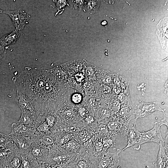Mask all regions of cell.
<instances>
[{
  "label": "cell",
  "mask_w": 168,
  "mask_h": 168,
  "mask_svg": "<svg viewBox=\"0 0 168 168\" xmlns=\"http://www.w3.org/2000/svg\"><path fill=\"white\" fill-rule=\"evenodd\" d=\"M161 125L160 123L156 122L153 127L147 132H140L139 137L137 143L133 148L138 150L142 144L147 142H153L159 144L160 142H164L163 138L162 137L160 131Z\"/></svg>",
  "instance_id": "obj_1"
},
{
  "label": "cell",
  "mask_w": 168,
  "mask_h": 168,
  "mask_svg": "<svg viewBox=\"0 0 168 168\" xmlns=\"http://www.w3.org/2000/svg\"><path fill=\"white\" fill-rule=\"evenodd\" d=\"M2 13L9 16L16 30L18 31L24 29L30 17V15L21 8L14 10H3Z\"/></svg>",
  "instance_id": "obj_2"
},
{
  "label": "cell",
  "mask_w": 168,
  "mask_h": 168,
  "mask_svg": "<svg viewBox=\"0 0 168 168\" xmlns=\"http://www.w3.org/2000/svg\"><path fill=\"white\" fill-rule=\"evenodd\" d=\"M121 152L118 149L114 152H105L100 156L97 168H113L119 166V155Z\"/></svg>",
  "instance_id": "obj_3"
},
{
  "label": "cell",
  "mask_w": 168,
  "mask_h": 168,
  "mask_svg": "<svg viewBox=\"0 0 168 168\" xmlns=\"http://www.w3.org/2000/svg\"><path fill=\"white\" fill-rule=\"evenodd\" d=\"M156 111H162L165 115L164 110L161 108L156 103H142L135 109L134 114L135 115L134 124L138 118L145 117Z\"/></svg>",
  "instance_id": "obj_4"
},
{
  "label": "cell",
  "mask_w": 168,
  "mask_h": 168,
  "mask_svg": "<svg viewBox=\"0 0 168 168\" xmlns=\"http://www.w3.org/2000/svg\"><path fill=\"white\" fill-rule=\"evenodd\" d=\"M128 126L120 121H114L108 123L107 127L111 131L110 134L113 135L116 138L124 137L126 135Z\"/></svg>",
  "instance_id": "obj_5"
},
{
  "label": "cell",
  "mask_w": 168,
  "mask_h": 168,
  "mask_svg": "<svg viewBox=\"0 0 168 168\" xmlns=\"http://www.w3.org/2000/svg\"><path fill=\"white\" fill-rule=\"evenodd\" d=\"M162 142L159 144L160 149L157 157L154 162V168H168V155L166 152Z\"/></svg>",
  "instance_id": "obj_6"
},
{
  "label": "cell",
  "mask_w": 168,
  "mask_h": 168,
  "mask_svg": "<svg viewBox=\"0 0 168 168\" xmlns=\"http://www.w3.org/2000/svg\"><path fill=\"white\" fill-rule=\"evenodd\" d=\"M135 126V125H134L132 127H128L127 129L126 135L128 137V141L127 146L123 148V150L129 147H133L138 142L140 132L136 129Z\"/></svg>",
  "instance_id": "obj_7"
},
{
  "label": "cell",
  "mask_w": 168,
  "mask_h": 168,
  "mask_svg": "<svg viewBox=\"0 0 168 168\" xmlns=\"http://www.w3.org/2000/svg\"><path fill=\"white\" fill-rule=\"evenodd\" d=\"M18 31L15 30L12 32L6 34L0 39V45L3 48L10 45L14 44L20 36Z\"/></svg>",
  "instance_id": "obj_8"
},
{
  "label": "cell",
  "mask_w": 168,
  "mask_h": 168,
  "mask_svg": "<svg viewBox=\"0 0 168 168\" xmlns=\"http://www.w3.org/2000/svg\"><path fill=\"white\" fill-rule=\"evenodd\" d=\"M116 138V137L114 135L110 134L109 136L101 139L103 145V149L105 152H106L108 148L112 147L115 145Z\"/></svg>",
  "instance_id": "obj_9"
},
{
  "label": "cell",
  "mask_w": 168,
  "mask_h": 168,
  "mask_svg": "<svg viewBox=\"0 0 168 168\" xmlns=\"http://www.w3.org/2000/svg\"><path fill=\"white\" fill-rule=\"evenodd\" d=\"M98 1H89L87 3V8L89 12L93 13L96 12L98 10L100 5Z\"/></svg>",
  "instance_id": "obj_10"
},
{
  "label": "cell",
  "mask_w": 168,
  "mask_h": 168,
  "mask_svg": "<svg viewBox=\"0 0 168 168\" xmlns=\"http://www.w3.org/2000/svg\"><path fill=\"white\" fill-rule=\"evenodd\" d=\"M64 147L70 150L76 151L80 147L79 144L74 140H70L63 145Z\"/></svg>",
  "instance_id": "obj_11"
},
{
  "label": "cell",
  "mask_w": 168,
  "mask_h": 168,
  "mask_svg": "<svg viewBox=\"0 0 168 168\" xmlns=\"http://www.w3.org/2000/svg\"><path fill=\"white\" fill-rule=\"evenodd\" d=\"M53 1L55 3L56 7V8L58 10V12L56 13L55 15L59 14L62 11V9L66 4V1L64 0H54Z\"/></svg>",
  "instance_id": "obj_12"
},
{
  "label": "cell",
  "mask_w": 168,
  "mask_h": 168,
  "mask_svg": "<svg viewBox=\"0 0 168 168\" xmlns=\"http://www.w3.org/2000/svg\"><path fill=\"white\" fill-rule=\"evenodd\" d=\"M94 147L96 152L101 154V156L102 155L101 154H103L106 152L103 150V145L101 139L100 141L96 140L94 144Z\"/></svg>",
  "instance_id": "obj_13"
},
{
  "label": "cell",
  "mask_w": 168,
  "mask_h": 168,
  "mask_svg": "<svg viewBox=\"0 0 168 168\" xmlns=\"http://www.w3.org/2000/svg\"><path fill=\"white\" fill-rule=\"evenodd\" d=\"M21 163V160L18 157H15L11 161L9 167L10 168H19Z\"/></svg>",
  "instance_id": "obj_14"
},
{
  "label": "cell",
  "mask_w": 168,
  "mask_h": 168,
  "mask_svg": "<svg viewBox=\"0 0 168 168\" xmlns=\"http://www.w3.org/2000/svg\"><path fill=\"white\" fill-rule=\"evenodd\" d=\"M67 159V156L65 155H62L54 157L53 160L55 162L60 163L65 161Z\"/></svg>",
  "instance_id": "obj_15"
},
{
  "label": "cell",
  "mask_w": 168,
  "mask_h": 168,
  "mask_svg": "<svg viewBox=\"0 0 168 168\" xmlns=\"http://www.w3.org/2000/svg\"><path fill=\"white\" fill-rule=\"evenodd\" d=\"M21 166V168H31L29 161L24 158H23L22 159Z\"/></svg>",
  "instance_id": "obj_16"
},
{
  "label": "cell",
  "mask_w": 168,
  "mask_h": 168,
  "mask_svg": "<svg viewBox=\"0 0 168 168\" xmlns=\"http://www.w3.org/2000/svg\"><path fill=\"white\" fill-rule=\"evenodd\" d=\"M71 138L69 135L66 134L61 139L60 141V143L61 145H63L71 140Z\"/></svg>",
  "instance_id": "obj_17"
},
{
  "label": "cell",
  "mask_w": 168,
  "mask_h": 168,
  "mask_svg": "<svg viewBox=\"0 0 168 168\" xmlns=\"http://www.w3.org/2000/svg\"><path fill=\"white\" fill-rule=\"evenodd\" d=\"M64 129L67 133H72L76 130L77 128L75 126L70 125L66 126L64 128Z\"/></svg>",
  "instance_id": "obj_18"
},
{
  "label": "cell",
  "mask_w": 168,
  "mask_h": 168,
  "mask_svg": "<svg viewBox=\"0 0 168 168\" xmlns=\"http://www.w3.org/2000/svg\"><path fill=\"white\" fill-rule=\"evenodd\" d=\"M6 49V48H3L0 45V63L5 58Z\"/></svg>",
  "instance_id": "obj_19"
},
{
  "label": "cell",
  "mask_w": 168,
  "mask_h": 168,
  "mask_svg": "<svg viewBox=\"0 0 168 168\" xmlns=\"http://www.w3.org/2000/svg\"><path fill=\"white\" fill-rule=\"evenodd\" d=\"M81 100V96L78 94H75L72 97V101L76 103H77L80 102Z\"/></svg>",
  "instance_id": "obj_20"
},
{
  "label": "cell",
  "mask_w": 168,
  "mask_h": 168,
  "mask_svg": "<svg viewBox=\"0 0 168 168\" xmlns=\"http://www.w3.org/2000/svg\"><path fill=\"white\" fill-rule=\"evenodd\" d=\"M42 139L43 142L47 144H51L54 142L53 138L49 136H44Z\"/></svg>",
  "instance_id": "obj_21"
},
{
  "label": "cell",
  "mask_w": 168,
  "mask_h": 168,
  "mask_svg": "<svg viewBox=\"0 0 168 168\" xmlns=\"http://www.w3.org/2000/svg\"><path fill=\"white\" fill-rule=\"evenodd\" d=\"M77 166L78 168H87V164L86 161L82 160L78 161Z\"/></svg>",
  "instance_id": "obj_22"
},
{
  "label": "cell",
  "mask_w": 168,
  "mask_h": 168,
  "mask_svg": "<svg viewBox=\"0 0 168 168\" xmlns=\"http://www.w3.org/2000/svg\"><path fill=\"white\" fill-rule=\"evenodd\" d=\"M168 131L167 130V132L166 133V135L165 138H163L164 142L165 143V145L164 146L167 155H168Z\"/></svg>",
  "instance_id": "obj_23"
},
{
  "label": "cell",
  "mask_w": 168,
  "mask_h": 168,
  "mask_svg": "<svg viewBox=\"0 0 168 168\" xmlns=\"http://www.w3.org/2000/svg\"><path fill=\"white\" fill-rule=\"evenodd\" d=\"M40 148L38 146L35 147L32 150V153L34 156H37L40 152Z\"/></svg>",
  "instance_id": "obj_24"
},
{
  "label": "cell",
  "mask_w": 168,
  "mask_h": 168,
  "mask_svg": "<svg viewBox=\"0 0 168 168\" xmlns=\"http://www.w3.org/2000/svg\"><path fill=\"white\" fill-rule=\"evenodd\" d=\"M18 145L19 147L22 149H26L29 147L27 144L23 141L18 142Z\"/></svg>",
  "instance_id": "obj_25"
},
{
  "label": "cell",
  "mask_w": 168,
  "mask_h": 168,
  "mask_svg": "<svg viewBox=\"0 0 168 168\" xmlns=\"http://www.w3.org/2000/svg\"><path fill=\"white\" fill-rule=\"evenodd\" d=\"M161 125H165L167 127V130H168V119L165 117L164 119L162 120L161 121V123H160Z\"/></svg>",
  "instance_id": "obj_26"
},
{
  "label": "cell",
  "mask_w": 168,
  "mask_h": 168,
  "mask_svg": "<svg viewBox=\"0 0 168 168\" xmlns=\"http://www.w3.org/2000/svg\"><path fill=\"white\" fill-rule=\"evenodd\" d=\"M90 136L89 135H86L81 138V141L83 142H85L88 140L89 139Z\"/></svg>",
  "instance_id": "obj_27"
},
{
  "label": "cell",
  "mask_w": 168,
  "mask_h": 168,
  "mask_svg": "<svg viewBox=\"0 0 168 168\" xmlns=\"http://www.w3.org/2000/svg\"><path fill=\"white\" fill-rule=\"evenodd\" d=\"M38 168H52V167L48 164H43Z\"/></svg>",
  "instance_id": "obj_28"
},
{
  "label": "cell",
  "mask_w": 168,
  "mask_h": 168,
  "mask_svg": "<svg viewBox=\"0 0 168 168\" xmlns=\"http://www.w3.org/2000/svg\"><path fill=\"white\" fill-rule=\"evenodd\" d=\"M91 86V84L90 82H87L84 85V87L85 89H88L90 88Z\"/></svg>",
  "instance_id": "obj_29"
},
{
  "label": "cell",
  "mask_w": 168,
  "mask_h": 168,
  "mask_svg": "<svg viewBox=\"0 0 168 168\" xmlns=\"http://www.w3.org/2000/svg\"><path fill=\"white\" fill-rule=\"evenodd\" d=\"M86 120L88 123H90L93 121V119L92 117L89 116L86 119Z\"/></svg>",
  "instance_id": "obj_30"
},
{
  "label": "cell",
  "mask_w": 168,
  "mask_h": 168,
  "mask_svg": "<svg viewBox=\"0 0 168 168\" xmlns=\"http://www.w3.org/2000/svg\"><path fill=\"white\" fill-rule=\"evenodd\" d=\"M43 127L42 128H41L42 130L44 132H46L48 130L49 128L47 125L44 124Z\"/></svg>",
  "instance_id": "obj_31"
},
{
  "label": "cell",
  "mask_w": 168,
  "mask_h": 168,
  "mask_svg": "<svg viewBox=\"0 0 168 168\" xmlns=\"http://www.w3.org/2000/svg\"><path fill=\"white\" fill-rule=\"evenodd\" d=\"M65 114L66 115L68 116H71L72 115L73 112L72 111H66L65 112Z\"/></svg>",
  "instance_id": "obj_32"
},
{
  "label": "cell",
  "mask_w": 168,
  "mask_h": 168,
  "mask_svg": "<svg viewBox=\"0 0 168 168\" xmlns=\"http://www.w3.org/2000/svg\"><path fill=\"white\" fill-rule=\"evenodd\" d=\"M107 22L105 20L101 22V24L102 25H103V26H105L107 24Z\"/></svg>",
  "instance_id": "obj_33"
},
{
  "label": "cell",
  "mask_w": 168,
  "mask_h": 168,
  "mask_svg": "<svg viewBox=\"0 0 168 168\" xmlns=\"http://www.w3.org/2000/svg\"><path fill=\"white\" fill-rule=\"evenodd\" d=\"M3 10L0 8V13H2L3 12Z\"/></svg>",
  "instance_id": "obj_34"
},
{
  "label": "cell",
  "mask_w": 168,
  "mask_h": 168,
  "mask_svg": "<svg viewBox=\"0 0 168 168\" xmlns=\"http://www.w3.org/2000/svg\"><path fill=\"white\" fill-rule=\"evenodd\" d=\"M120 168V166H118V167H114V168Z\"/></svg>",
  "instance_id": "obj_35"
}]
</instances>
